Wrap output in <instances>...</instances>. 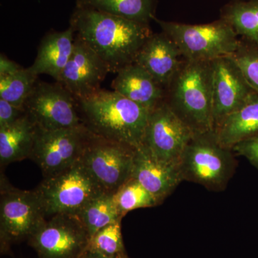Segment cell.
Instances as JSON below:
<instances>
[{
  "instance_id": "6da1fadb",
  "label": "cell",
  "mask_w": 258,
  "mask_h": 258,
  "mask_svg": "<svg viewBox=\"0 0 258 258\" xmlns=\"http://www.w3.org/2000/svg\"><path fill=\"white\" fill-rule=\"evenodd\" d=\"M71 27L76 37L104 62L110 73L115 74L134 63L153 34L148 24L79 5L71 16Z\"/></svg>"
},
{
  "instance_id": "7a4b0ae2",
  "label": "cell",
  "mask_w": 258,
  "mask_h": 258,
  "mask_svg": "<svg viewBox=\"0 0 258 258\" xmlns=\"http://www.w3.org/2000/svg\"><path fill=\"white\" fill-rule=\"evenodd\" d=\"M78 103L83 123L93 134L134 149L143 145L149 115L144 107L102 89Z\"/></svg>"
},
{
  "instance_id": "3957f363",
  "label": "cell",
  "mask_w": 258,
  "mask_h": 258,
  "mask_svg": "<svg viewBox=\"0 0 258 258\" xmlns=\"http://www.w3.org/2000/svg\"><path fill=\"white\" fill-rule=\"evenodd\" d=\"M212 61L183 59L166 88L164 102L195 134L214 133Z\"/></svg>"
},
{
  "instance_id": "277c9868",
  "label": "cell",
  "mask_w": 258,
  "mask_h": 258,
  "mask_svg": "<svg viewBox=\"0 0 258 258\" xmlns=\"http://www.w3.org/2000/svg\"><path fill=\"white\" fill-rule=\"evenodd\" d=\"M236 166L233 151L217 143L214 133L195 134L179 164L183 181H192L216 191L225 189Z\"/></svg>"
},
{
  "instance_id": "5b68a950",
  "label": "cell",
  "mask_w": 258,
  "mask_h": 258,
  "mask_svg": "<svg viewBox=\"0 0 258 258\" xmlns=\"http://www.w3.org/2000/svg\"><path fill=\"white\" fill-rule=\"evenodd\" d=\"M179 49L183 58L212 61L237 50L240 39L222 19L204 25H188L154 19Z\"/></svg>"
},
{
  "instance_id": "8992f818",
  "label": "cell",
  "mask_w": 258,
  "mask_h": 258,
  "mask_svg": "<svg viewBox=\"0 0 258 258\" xmlns=\"http://www.w3.org/2000/svg\"><path fill=\"white\" fill-rule=\"evenodd\" d=\"M35 190L46 217L62 214L77 215L93 199L106 191L81 159L60 172L45 177Z\"/></svg>"
},
{
  "instance_id": "52a82bcc",
  "label": "cell",
  "mask_w": 258,
  "mask_h": 258,
  "mask_svg": "<svg viewBox=\"0 0 258 258\" xmlns=\"http://www.w3.org/2000/svg\"><path fill=\"white\" fill-rule=\"evenodd\" d=\"M25 114L37 130H57L83 124L79 103L72 93L57 82L37 81L24 104Z\"/></svg>"
},
{
  "instance_id": "ba28073f",
  "label": "cell",
  "mask_w": 258,
  "mask_h": 258,
  "mask_svg": "<svg viewBox=\"0 0 258 258\" xmlns=\"http://www.w3.org/2000/svg\"><path fill=\"white\" fill-rule=\"evenodd\" d=\"M0 237L2 250L29 238L47 218L36 190L26 191L2 182Z\"/></svg>"
},
{
  "instance_id": "9c48e42d",
  "label": "cell",
  "mask_w": 258,
  "mask_h": 258,
  "mask_svg": "<svg viewBox=\"0 0 258 258\" xmlns=\"http://www.w3.org/2000/svg\"><path fill=\"white\" fill-rule=\"evenodd\" d=\"M94 135L84 123L46 132L37 130L30 159L38 164L45 177L53 175L81 160Z\"/></svg>"
},
{
  "instance_id": "30bf717a",
  "label": "cell",
  "mask_w": 258,
  "mask_h": 258,
  "mask_svg": "<svg viewBox=\"0 0 258 258\" xmlns=\"http://www.w3.org/2000/svg\"><path fill=\"white\" fill-rule=\"evenodd\" d=\"M49 217L28 238L39 258H80L91 237L77 215Z\"/></svg>"
},
{
  "instance_id": "8fae6325",
  "label": "cell",
  "mask_w": 258,
  "mask_h": 258,
  "mask_svg": "<svg viewBox=\"0 0 258 258\" xmlns=\"http://www.w3.org/2000/svg\"><path fill=\"white\" fill-rule=\"evenodd\" d=\"M136 149L95 134L81 160L105 191L114 193L132 177Z\"/></svg>"
},
{
  "instance_id": "7c38bea8",
  "label": "cell",
  "mask_w": 258,
  "mask_h": 258,
  "mask_svg": "<svg viewBox=\"0 0 258 258\" xmlns=\"http://www.w3.org/2000/svg\"><path fill=\"white\" fill-rule=\"evenodd\" d=\"M192 131L163 102L149 112L144 147L159 160L179 166Z\"/></svg>"
},
{
  "instance_id": "4fadbf2b",
  "label": "cell",
  "mask_w": 258,
  "mask_h": 258,
  "mask_svg": "<svg viewBox=\"0 0 258 258\" xmlns=\"http://www.w3.org/2000/svg\"><path fill=\"white\" fill-rule=\"evenodd\" d=\"M214 132L223 120L243 106L254 89L230 55L212 61Z\"/></svg>"
},
{
  "instance_id": "5bb4252c",
  "label": "cell",
  "mask_w": 258,
  "mask_h": 258,
  "mask_svg": "<svg viewBox=\"0 0 258 258\" xmlns=\"http://www.w3.org/2000/svg\"><path fill=\"white\" fill-rule=\"evenodd\" d=\"M108 73L106 64L94 51L76 37L72 55L57 82L79 101L101 90Z\"/></svg>"
},
{
  "instance_id": "9a60e30c",
  "label": "cell",
  "mask_w": 258,
  "mask_h": 258,
  "mask_svg": "<svg viewBox=\"0 0 258 258\" xmlns=\"http://www.w3.org/2000/svg\"><path fill=\"white\" fill-rule=\"evenodd\" d=\"M132 178L137 179L159 205L183 181L179 166L159 160L144 146L136 149Z\"/></svg>"
},
{
  "instance_id": "2e32d148",
  "label": "cell",
  "mask_w": 258,
  "mask_h": 258,
  "mask_svg": "<svg viewBox=\"0 0 258 258\" xmlns=\"http://www.w3.org/2000/svg\"><path fill=\"white\" fill-rule=\"evenodd\" d=\"M183 59L174 42L162 32L151 35L134 62L146 70L166 90Z\"/></svg>"
},
{
  "instance_id": "e0dca14e",
  "label": "cell",
  "mask_w": 258,
  "mask_h": 258,
  "mask_svg": "<svg viewBox=\"0 0 258 258\" xmlns=\"http://www.w3.org/2000/svg\"><path fill=\"white\" fill-rule=\"evenodd\" d=\"M112 88L115 92L135 102L149 112L165 99V88L135 62L125 66L117 72Z\"/></svg>"
},
{
  "instance_id": "ac0fdd59",
  "label": "cell",
  "mask_w": 258,
  "mask_h": 258,
  "mask_svg": "<svg viewBox=\"0 0 258 258\" xmlns=\"http://www.w3.org/2000/svg\"><path fill=\"white\" fill-rule=\"evenodd\" d=\"M75 31L72 27L62 32H52L42 38L34 63L28 69L34 74L48 75L57 81L72 55Z\"/></svg>"
},
{
  "instance_id": "d6986e66",
  "label": "cell",
  "mask_w": 258,
  "mask_h": 258,
  "mask_svg": "<svg viewBox=\"0 0 258 258\" xmlns=\"http://www.w3.org/2000/svg\"><path fill=\"white\" fill-rule=\"evenodd\" d=\"M217 143L232 149L235 144L258 136V91L238 110L227 116L215 132Z\"/></svg>"
},
{
  "instance_id": "ffe728a7",
  "label": "cell",
  "mask_w": 258,
  "mask_h": 258,
  "mask_svg": "<svg viewBox=\"0 0 258 258\" xmlns=\"http://www.w3.org/2000/svg\"><path fill=\"white\" fill-rule=\"evenodd\" d=\"M37 129L26 114L13 124L0 128V162L5 166L31 155Z\"/></svg>"
},
{
  "instance_id": "44dd1931",
  "label": "cell",
  "mask_w": 258,
  "mask_h": 258,
  "mask_svg": "<svg viewBox=\"0 0 258 258\" xmlns=\"http://www.w3.org/2000/svg\"><path fill=\"white\" fill-rule=\"evenodd\" d=\"M38 81V76L4 54L0 56V98L24 109V104Z\"/></svg>"
},
{
  "instance_id": "7402d4cb",
  "label": "cell",
  "mask_w": 258,
  "mask_h": 258,
  "mask_svg": "<svg viewBox=\"0 0 258 258\" xmlns=\"http://www.w3.org/2000/svg\"><path fill=\"white\" fill-rule=\"evenodd\" d=\"M220 19L241 39L258 45V0H232L221 10Z\"/></svg>"
},
{
  "instance_id": "603a6c76",
  "label": "cell",
  "mask_w": 258,
  "mask_h": 258,
  "mask_svg": "<svg viewBox=\"0 0 258 258\" xmlns=\"http://www.w3.org/2000/svg\"><path fill=\"white\" fill-rule=\"evenodd\" d=\"M156 1L157 0H78L77 5L149 25L151 20L156 18Z\"/></svg>"
},
{
  "instance_id": "cb8c5ba5",
  "label": "cell",
  "mask_w": 258,
  "mask_h": 258,
  "mask_svg": "<svg viewBox=\"0 0 258 258\" xmlns=\"http://www.w3.org/2000/svg\"><path fill=\"white\" fill-rule=\"evenodd\" d=\"M90 237L106 226L121 221L113 193L105 191L93 199L77 214Z\"/></svg>"
},
{
  "instance_id": "d4e9b609",
  "label": "cell",
  "mask_w": 258,
  "mask_h": 258,
  "mask_svg": "<svg viewBox=\"0 0 258 258\" xmlns=\"http://www.w3.org/2000/svg\"><path fill=\"white\" fill-rule=\"evenodd\" d=\"M113 199L121 218L132 210L159 205L156 199L132 177L113 193Z\"/></svg>"
},
{
  "instance_id": "484cf974",
  "label": "cell",
  "mask_w": 258,
  "mask_h": 258,
  "mask_svg": "<svg viewBox=\"0 0 258 258\" xmlns=\"http://www.w3.org/2000/svg\"><path fill=\"white\" fill-rule=\"evenodd\" d=\"M120 222L106 226L91 236L87 249L111 257L124 253Z\"/></svg>"
},
{
  "instance_id": "4316f807",
  "label": "cell",
  "mask_w": 258,
  "mask_h": 258,
  "mask_svg": "<svg viewBox=\"0 0 258 258\" xmlns=\"http://www.w3.org/2000/svg\"><path fill=\"white\" fill-rule=\"evenodd\" d=\"M249 84L258 91V45L240 38L237 50L230 55Z\"/></svg>"
},
{
  "instance_id": "83f0119b",
  "label": "cell",
  "mask_w": 258,
  "mask_h": 258,
  "mask_svg": "<svg viewBox=\"0 0 258 258\" xmlns=\"http://www.w3.org/2000/svg\"><path fill=\"white\" fill-rule=\"evenodd\" d=\"M232 150L237 155L245 157L258 170V136L235 144Z\"/></svg>"
},
{
  "instance_id": "f1b7e54d",
  "label": "cell",
  "mask_w": 258,
  "mask_h": 258,
  "mask_svg": "<svg viewBox=\"0 0 258 258\" xmlns=\"http://www.w3.org/2000/svg\"><path fill=\"white\" fill-rule=\"evenodd\" d=\"M25 115L24 109L0 98V128L13 124Z\"/></svg>"
},
{
  "instance_id": "f546056e",
  "label": "cell",
  "mask_w": 258,
  "mask_h": 258,
  "mask_svg": "<svg viewBox=\"0 0 258 258\" xmlns=\"http://www.w3.org/2000/svg\"><path fill=\"white\" fill-rule=\"evenodd\" d=\"M80 258H115L108 257V256L103 255V254L98 253V252H93V251L86 249V252L80 257Z\"/></svg>"
},
{
  "instance_id": "4dcf8cb0",
  "label": "cell",
  "mask_w": 258,
  "mask_h": 258,
  "mask_svg": "<svg viewBox=\"0 0 258 258\" xmlns=\"http://www.w3.org/2000/svg\"><path fill=\"white\" fill-rule=\"evenodd\" d=\"M115 258H128L127 257L126 255H125V252L124 253H122L119 254V255L117 256V257H115Z\"/></svg>"
}]
</instances>
